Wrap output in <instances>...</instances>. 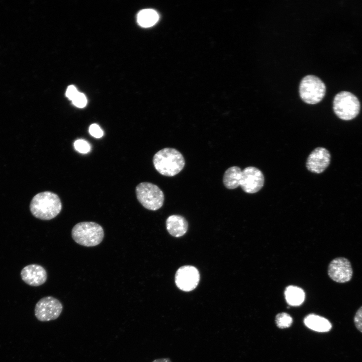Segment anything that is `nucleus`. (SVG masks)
Here are the masks:
<instances>
[{"label":"nucleus","instance_id":"19","mask_svg":"<svg viewBox=\"0 0 362 362\" xmlns=\"http://www.w3.org/2000/svg\"><path fill=\"white\" fill-rule=\"evenodd\" d=\"M75 149L81 153H86L90 150V147L89 143L84 140L78 139L74 143Z\"/></svg>","mask_w":362,"mask_h":362},{"label":"nucleus","instance_id":"21","mask_svg":"<svg viewBox=\"0 0 362 362\" xmlns=\"http://www.w3.org/2000/svg\"><path fill=\"white\" fill-rule=\"evenodd\" d=\"M90 134L95 138H101L103 135V131L97 124H93L89 127Z\"/></svg>","mask_w":362,"mask_h":362},{"label":"nucleus","instance_id":"17","mask_svg":"<svg viewBox=\"0 0 362 362\" xmlns=\"http://www.w3.org/2000/svg\"><path fill=\"white\" fill-rule=\"evenodd\" d=\"M159 19L157 13L152 9H144L137 15V22L143 27H150L155 25Z\"/></svg>","mask_w":362,"mask_h":362},{"label":"nucleus","instance_id":"18","mask_svg":"<svg viewBox=\"0 0 362 362\" xmlns=\"http://www.w3.org/2000/svg\"><path fill=\"white\" fill-rule=\"evenodd\" d=\"M292 317L286 313H281L276 317V323L280 328L289 327L292 323Z\"/></svg>","mask_w":362,"mask_h":362},{"label":"nucleus","instance_id":"2","mask_svg":"<svg viewBox=\"0 0 362 362\" xmlns=\"http://www.w3.org/2000/svg\"><path fill=\"white\" fill-rule=\"evenodd\" d=\"M153 163L159 173L166 176H173L183 170L185 160L183 154L176 149L165 148L154 154Z\"/></svg>","mask_w":362,"mask_h":362},{"label":"nucleus","instance_id":"7","mask_svg":"<svg viewBox=\"0 0 362 362\" xmlns=\"http://www.w3.org/2000/svg\"><path fill=\"white\" fill-rule=\"evenodd\" d=\"M63 305L56 298L47 296L41 298L36 303L34 313L40 321L47 322L57 319L62 313Z\"/></svg>","mask_w":362,"mask_h":362},{"label":"nucleus","instance_id":"4","mask_svg":"<svg viewBox=\"0 0 362 362\" xmlns=\"http://www.w3.org/2000/svg\"><path fill=\"white\" fill-rule=\"evenodd\" d=\"M360 104L357 98L350 92L342 91L337 94L333 101V110L340 119L349 121L359 114Z\"/></svg>","mask_w":362,"mask_h":362},{"label":"nucleus","instance_id":"1","mask_svg":"<svg viewBox=\"0 0 362 362\" xmlns=\"http://www.w3.org/2000/svg\"><path fill=\"white\" fill-rule=\"evenodd\" d=\"M61 209L62 204L58 196L48 191L36 195L30 204L32 214L43 220L55 218L60 212Z\"/></svg>","mask_w":362,"mask_h":362},{"label":"nucleus","instance_id":"6","mask_svg":"<svg viewBox=\"0 0 362 362\" xmlns=\"http://www.w3.org/2000/svg\"><path fill=\"white\" fill-rule=\"evenodd\" d=\"M326 86L319 77L308 75L301 80L299 86V94L306 103L314 105L319 103L325 95Z\"/></svg>","mask_w":362,"mask_h":362},{"label":"nucleus","instance_id":"8","mask_svg":"<svg viewBox=\"0 0 362 362\" xmlns=\"http://www.w3.org/2000/svg\"><path fill=\"white\" fill-rule=\"evenodd\" d=\"M328 275L331 280L336 283H345L350 281L353 275L350 261L344 257L333 259L328 265Z\"/></svg>","mask_w":362,"mask_h":362},{"label":"nucleus","instance_id":"9","mask_svg":"<svg viewBox=\"0 0 362 362\" xmlns=\"http://www.w3.org/2000/svg\"><path fill=\"white\" fill-rule=\"evenodd\" d=\"M200 279V273L197 268L191 265H184L176 271L175 283L182 291L190 292L197 287Z\"/></svg>","mask_w":362,"mask_h":362},{"label":"nucleus","instance_id":"20","mask_svg":"<svg viewBox=\"0 0 362 362\" xmlns=\"http://www.w3.org/2000/svg\"><path fill=\"white\" fill-rule=\"evenodd\" d=\"M72 102L76 107L82 108L86 106L87 100L83 94L79 92L75 98L72 101Z\"/></svg>","mask_w":362,"mask_h":362},{"label":"nucleus","instance_id":"10","mask_svg":"<svg viewBox=\"0 0 362 362\" xmlns=\"http://www.w3.org/2000/svg\"><path fill=\"white\" fill-rule=\"evenodd\" d=\"M264 175L260 170L254 166H248L242 170L240 186L248 194L258 192L263 186Z\"/></svg>","mask_w":362,"mask_h":362},{"label":"nucleus","instance_id":"23","mask_svg":"<svg viewBox=\"0 0 362 362\" xmlns=\"http://www.w3.org/2000/svg\"><path fill=\"white\" fill-rule=\"evenodd\" d=\"M79 92L77 90L76 88L72 85H69L66 90V97L71 101L75 98V97L78 94Z\"/></svg>","mask_w":362,"mask_h":362},{"label":"nucleus","instance_id":"14","mask_svg":"<svg viewBox=\"0 0 362 362\" xmlns=\"http://www.w3.org/2000/svg\"><path fill=\"white\" fill-rule=\"evenodd\" d=\"M304 323L309 328L320 332L329 331L332 325L327 319L315 314H310L304 319Z\"/></svg>","mask_w":362,"mask_h":362},{"label":"nucleus","instance_id":"15","mask_svg":"<svg viewBox=\"0 0 362 362\" xmlns=\"http://www.w3.org/2000/svg\"><path fill=\"white\" fill-rule=\"evenodd\" d=\"M241 169L237 166L228 168L224 172L223 182L225 187L230 190L240 186L242 175Z\"/></svg>","mask_w":362,"mask_h":362},{"label":"nucleus","instance_id":"16","mask_svg":"<svg viewBox=\"0 0 362 362\" xmlns=\"http://www.w3.org/2000/svg\"><path fill=\"white\" fill-rule=\"evenodd\" d=\"M285 296L287 303L290 305L295 306L302 304L305 297L304 291L294 286H289L286 288Z\"/></svg>","mask_w":362,"mask_h":362},{"label":"nucleus","instance_id":"13","mask_svg":"<svg viewBox=\"0 0 362 362\" xmlns=\"http://www.w3.org/2000/svg\"><path fill=\"white\" fill-rule=\"evenodd\" d=\"M166 227L171 235L178 237L185 234L188 228V223L183 216L173 215L166 219Z\"/></svg>","mask_w":362,"mask_h":362},{"label":"nucleus","instance_id":"11","mask_svg":"<svg viewBox=\"0 0 362 362\" xmlns=\"http://www.w3.org/2000/svg\"><path fill=\"white\" fill-rule=\"evenodd\" d=\"M331 156L329 151L324 147H317L308 156L306 167L310 171L320 173L329 166Z\"/></svg>","mask_w":362,"mask_h":362},{"label":"nucleus","instance_id":"12","mask_svg":"<svg viewBox=\"0 0 362 362\" xmlns=\"http://www.w3.org/2000/svg\"><path fill=\"white\" fill-rule=\"evenodd\" d=\"M22 280L31 286H39L43 284L47 278V272L40 265L29 264L24 267L21 272Z\"/></svg>","mask_w":362,"mask_h":362},{"label":"nucleus","instance_id":"3","mask_svg":"<svg viewBox=\"0 0 362 362\" xmlns=\"http://www.w3.org/2000/svg\"><path fill=\"white\" fill-rule=\"evenodd\" d=\"M73 239L78 244L95 246L99 244L104 237L103 227L94 222H81L73 227L71 231Z\"/></svg>","mask_w":362,"mask_h":362},{"label":"nucleus","instance_id":"24","mask_svg":"<svg viewBox=\"0 0 362 362\" xmlns=\"http://www.w3.org/2000/svg\"><path fill=\"white\" fill-rule=\"evenodd\" d=\"M152 362H172V361L169 357H162L156 358Z\"/></svg>","mask_w":362,"mask_h":362},{"label":"nucleus","instance_id":"5","mask_svg":"<svg viewBox=\"0 0 362 362\" xmlns=\"http://www.w3.org/2000/svg\"><path fill=\"white\" fill-rule=\"evenodd\" d=\"M136 195L139 203L146 209L155 211L163 205L164 196L162 190L156 185L142 182L136 187Z\"/></svg>","mask_w":362,"mask_h":362},{"label":"nucleus","instance_id":"22","mask_svg":"<svg viewBox=\"0 0 362 362\" xmlns=\"http://www.w3.org/2000/svg\"><path fill=\"white\" fill-rule=\"evenodd\" d=\"M353 320L356 328L362 333V306L357 310Z\"/></svg>","mask_w":362,"mask_h":362}]
</instances>
